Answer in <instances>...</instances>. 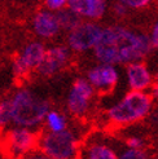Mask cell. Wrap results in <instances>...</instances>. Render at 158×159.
<instances>
[{
  "label": "cell",
  "instance_id": "1",
  "mask_svg": "<svg viewBox=\"0 0 158 159\" xmlns=\"http://www.w3.org/2000/svg\"><path fill=\"white\" fill-rule=\"evenodd\" d=\"M152 49L151 38L123 26H110L102 30L95 45V57L99 62L117 65L141 61Z\"/></svg>",
  "mask_w": 158,
  "mask_h": 159
},
{
  "label": "cell",
  "instance_id": "2",
  "mask_svg": "<svg viewBox=\"0 0 158 159\" xmlns=\"http://www.w3.org/2000/svg\"><path fill=\"white\" fill-rule=\"evenodd\" d=\"M9 102L12 123L17 127H25L29 129L39 127L49 110L48 101L38 97L34 92L29 89L17 91Z\"/></svg>",
  "mask_w": 158,
  "mask_h": 159
},
{
  "label": "cell",
  "instance_id": "3",
  "mask_svg": "<svg viewBox=\"0 0 158 159\" xmlns=\"http://www.w3.org/2000/svg\"><path fill=\"white\" fill-rule=\"evenodd\" d=\"M153 97L144 91H131L108 111L109 120L115 125H127L146 118L152 110Z\"/></svg>",
  "mask_w": 158,
  "mask_h": 159
},
{
  "label": "cell",
  "instance_id": "4",
  "mask_svg": "<svg viewBox=\"0 0 158 159\" xmlns=\"http://www.w3.org/2000/svg\"><path fill=\"white\" fill-rule=\"evenodd\" d=\"M39 148L47 158L53 159H70L78 154L77 137L67 129L44 133L39 140Z\"/></svg>",
  "mask_w": 158,
  "mask_h": 159
},
{
  "label": "cell",
  "instance_id": "5",
  "mask_svg": "<svg viewBox=\"0 0 158 159\" xmlns=\"http://www.w3.org/2000/svg\"><path fill=\"white\" fill-rule=\"evenodd\" d=\"M102 30L104 29L96 25V23L81 22L78 26L69 31L67 35L69 48L75 52H86L93 49L102 35Z\"/></svg>",
  "mask_w": 158,
  "mask_h": 159
},
{
  "label": "cell",
  "instance_id": "6",
  "mask_svg": "<svg viewBox=\"0 0 158 159\" xmlns=\"http://www.w3.org/2000/svg\"><path fill=\"white\" fill-rule=\"evenodd\" d=\"M93 94L95 89L87 79H77L67 94V110L75 116H84L90 110Z\"/></svg>",
  "mask_w": 158,
  "mask_h": 159
},
{
  "label": "cell",
  "instance_id": "7",
  "mask_svg": "<svg viewBox=\"0 0 158 159\" xmlns=\"http://www.w3.org/2000/svg\"><path fill=\"white\" fill-rule=\"evenodd\" d=\"M45 47L40 42H31L23 47L13 62V73L17 76H25L31 70H36L45 54Z\"/></svg>",
  "mask_w": 158,
  "mask_h": 159
},
{
  "label": "cell",
  "instance_id": "8",
  "mask_svg": "<svg viewBox=\"0 0 158 159\" xmlns=\"http://www.w3.org/2000/svg\"><path fill=\"white\" fill-rule=\"evenodd\" d=\"M87 80L93 87L95 91L99 93L106 94L112 92L119 80V73L114 65L110 63H102L93 66L88 73H87Z\"/></svg>",
  "mask_w": 158,
  "mask_h": 159
},
{
  "label": "cell",
  "instance_id": "9",
  "mask_svg": "<svg viewBox=\"0 0 158 159\" xmlns=\"http://www.w3.org/2000/svg\"><path fill=\"white\" fill-rule=\"evenodd\" d=\"M72 57V52L67 47L57 45L45 51L44 58L36 67V71L43 76H52L64 69Z\"/></svg>",
  "mask_w": 158,
  "mask_h": 159
},
{
  "label": "cell",
  "instance_id": "10",
  "mask_svg": "<svg viewBox=\"0 0 158 159\" xmlns=\"http://www.w3.org/2000/svg\"><path fill=\"white\" fill-rule=\"evenodd\" d=\"M33 29H34V33L39 38L51 39L60 33L61 26H60L56 13L49 9H44V11L38 12L34 16Z\"/></svg>",
  "mask_w": 158,
  "mask_h": 159
},
{
  "label": "cell",
  "instance_id": "11",
  "mask_svg": "<svg viewBox=\"0 0 158 159\" xmlns=\"http://www.w3.org/2000/svg\"><path fill=\"white\" fill-rule=\"evenodd\" d=\"M36 144V136L29 128L16 127L8 133V146L13 155L29 153Z\"/></svg>",
  "mask_w": 158,
  "mask_h": 159
},
{
  "label": "cell",
  "instance_id": "12",
  "mask_svg": "<svg viewBox=\"0 0 158 159\" xmlns=\"http://www.w3.org/2000/svg\"><path fill=\"white\" fill-rule=\"evenodd\" d=\"M127 82L132 91H145L153 84L151 70L144 62H131L127 66Z\"/></svg>",
  "mask_w": 158,
  "mask_h": 159
},
{
  "label": "cell",
  "instance_id": "13",
  "mask_svg": "<svg viewBox=\"0 0 158 159\" xmlns=\"http://www.w3.org/2000/svg\"><path fill=\"white\" fill-rule=\"evenodd\" d=\"M67 7L82 18L99 20L106 12V0H67Z\"/></svg>",
  "mask_w": 158,
  "mask_h": 159
},
{
  "label": "cell",
  "instance_id": "14",
  "mask_svg": "<svg viewBox=\"0 0 158 159\" xmlns=\"http://www.w3.org/2000/svg\"><path fill=\"white\" fill-rule=\"evenodd\" d=\"M86 159H117L118 154L104 142H92L82 153Z\"/></svg>",
  "mask_w": 158,
  "mask_h": 159
},
{
  "label": "cell",
  "instance_id": "15",
  "mask_svg": "<svg viewBox=\"0 0 158 159\" xmlns=\"http://www.w3.org/2000/svg\"><path fill=\"white\" fill-rule=\"evenodd\" d=\"M56 16H57V20L60 22V26L61 29H65L67 31H70L72 29H74L75 26H78L79 23L82 22V17L79 14H77L73 9L65 7L62 9L57 11L56 12Z\"/></svg>",
  "mask_w": 158,
  "mask_h": 159
},
{
  "label": "cell",
  "instance_id": "16",
  "mask_svg": "<svg viewBox=\"0 0 158 159\" xmlns=\"http://www.w3.org/2000/svg\"><path fill=\"white\" fill-rule=\"evenodd\" d=\"M44 120L47 124V128L51 132H61L66 129V127H67L66 116L56 110H48V113L45 114Z\"/></svg>",
  "mask_w": 158,
  "mask_h": 159
},
{
  "label": "cell",
  "instance_id": "17",
  "mask_svg": "<svg viewBox=\"0 0 158 159\" xmlns=\"http://www.w3.org/2000/svg\"><path fill=\"white\" fill-rule=\"evenodd\" d=\"M12 123V115H11V102L9 100H3L0 102V128L7 127Z\"/></svg>",
  "mask_w": 158,
  "mask_h": 159
},
{
  "label": "cell",
  "instance_id": "18",
  "mask_svg": "<svg viewBox=\"0 0 158 159\" xmlns=\"http://www.w3.org/2000/svg\"><path fill=\"white\" fill-rule=\"evenodd\" d=\"M118 158H122V159H146L148 153H145L143 149H135V148H128L127 150L121 154V157Z\"/></svg>",
  "mask_w": 158,
  "mask_h": 159
},
{
  "label": "cell",
  "instance_id": "19",
  "mask_svg": "<svg viewBox=\"0 0 158 159\" xmlns=\"http://www.w3.org/2000/svg\"><path fill=\"white\" fill-rule=\"evenodd\" d=\"M118 2L127 8H131V9H141V8H145L151 4L152 0H118Z\"/></svg>",
  "mask_w": 158,
  "mask_h": 159
},
{
  "label": "cell",
  "instance_id": "20",
  "mask_svg": "<svg viewBox=\"0 0 158 159\" xmlns=\"http://www.w3.org/2000/svg\"><path fill=\"white\" fill-rule=\"evenodd\" d=\"M44 4L47 7V9L57 12L67 5V0H44Z\"/></svg>",
  "mask_w": 158,
  "mask_h": 159
},
{
  "label": "cell",
  "instance_id": "21",
  "mask_svg": "<svg viewBox=\"0 0 158 159\" xmlns=\"http://www.w3.org/2000/svg\"><path fill=\"white\" fill-rule=\"evenodd\" d=\"M144 140L139 137V136H132V137H128L126 140V145L127 148H135V149H143L144 146Z\"/></svg>",
  "mask_w": 158,
  "mask_h": 159
},
{
  "label": "cell",
  "instance_id": "22",
  "mask_svg": "<svg viewBox=\"0 0 158 159\" xmlns=\"http://www.w3.org/2000/svg\"><path fill=\"white\" fill-rule=\"evenodd\" d=\"M151 43H152V47L158 49V21L154 23V26L152 29V33H151Z\"/></svg>",
  "mask_w": 158,
  "mask_h": 159
},
{
  "label": "cell",
  "instance_id": "23",
  "mask_svg": "<svg viewBox=\"0 0 158 159\" xmlns=\"http://www.w3.org/2000/svg\"><path fill=\"white\" fill-rule=\"evenodd\" d=\"M127 9H128V8L126 7V5H123L122 3H119V2H118L113 7V11H114L115 16H118V17H123V16H126V12H127Z\"/></svg>",
  "mask_w": 158,
  "mask_h": 159
},
{
  "label": "cell",
  "instance_id": "24",
  "mask_svg": "<svg viewBox=\"0 0 158 159\" xmlns=\"http://www.w3.org/2000/svg\"><path fill=\"white\" fill-rule=\"evenodd\" d=\"M152 97L158 98V74H157V76H156L154 84H152Z\"/></svg>",
  "mask_w": 158,
  "mask_h": 159
}]
</instances>
